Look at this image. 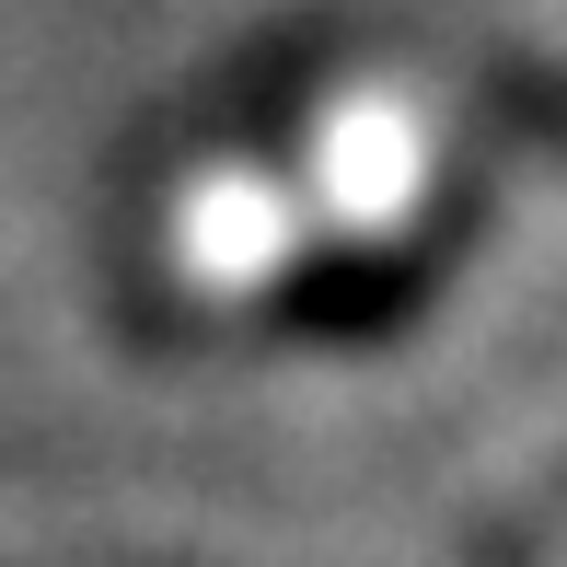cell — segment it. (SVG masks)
<instances>
[{"mask_svg": "<svg viewBox=\"0 0 567 567\" xmlns=\"http://www.w3.org/2000/svg\"><path fill=\"white\" fill-rule=\"evenodd\" d=\"M556 127H567V105H556Z\"/></svg>", "mask_w": 567, "mask_h": 567, "instance_id": "obj_1", "label": "cell"}]
</instances>
